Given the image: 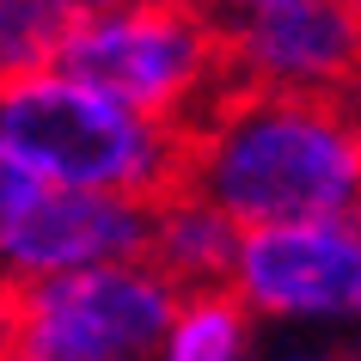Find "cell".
<instances>
[{
  "label": "cell",
  "instance_id": "1",
  "mask_svg": "<svg viewBox=\"0 0 361 361\" xmlns=\"http://www.w3.org/2000/svg\"><path fill=\"white\" fill-rule=\"evenodd\" d=\"M239 227L361 202V98L227 86L190 123L184 178Z\"/></svg>",
  "mask_w": 361,
  "mask_h": 361
},
{
  "label": "cell",
  "instance_id": "2",
  "mask_svg": "<svg viewBox=\"0 0 361 361\" xmlns=\"http://www.w3.org/2000/svg\"><path fill=\"white\" fill-rule=\"evenodd\" d=\"M0 135L37 184H80L111 196H166L184 178L190 129L111 98L43 56L0 80Z\"/></svg>",
  "mask_w": 361,
  "mask_h": 361
},
{
  "label": "cell",
  "instance_id": "3",
  "mask_svg": "<svg viewBox=\"0 0 361 361\" xmlns=\"http://www.w3.org/2000/svg\"><path fill=\"white\" fill-rule=\"evenodd\" d=\"M49 61L184 129L233 86L221 19H209L196 0H123L56 19Z\"/></svg>",
  "mask_w": 361,
  "mask_h": 361
},
{
  "label": "cell",
  "instance_id": "4",
  "mask_svg": "<svg viewBox=\"0 0 361 361\" xmlns=\"http://www.w3.org/2000/svg\"><path fill=\"white\" fill-rule=\"evenodd\" d=\"M178 288L147 257H111L0 288V361H153Z\"/></svg>",
  "mask_w": 361,
  "mask_h": 361
},
{
  "label": "cell",
  "instance_id": "5",
  "mask_svg": "<svg viewBox=\"0 0 361 361\" xmlns=\"http://www.w3.org/2000/svg\"><path fill=\"white\" fill-rule=\"evenodd\" d=\"M227 288L251 319L269 324L294 331L361 324V202L337 214L239 227Z\"/></svg>",
  "mask_w": 361,
  "mask_h": 361
},
{
  "label": "cell",
  "instance_id": "6",
  "mask_svg": "<svg viewBox=\"0 0 361 361\" xmlns=\"http://www.w3.org/2000/svg\"><path fill=\"white\" fill-rule=\"evenodd\" d=\"M147 239V202L111 190H80V184H25L0 214V288L86 269L111 257H141Z\"/></svg>",
  "mask_w": 361,
  "mask_h": 361
},
{
  "label": "cell",
  "instance_id": "7",
  "mask_svg": "<svg viewBox=\"0 0 361 361\" xmlns=\"http://www.w3.org/2000/svg\"><path fill=\"white\" fill-rule=\"evenodd\" d=\"M233 86L361 92V19L337 0H276L221 25Z\"/></svg>",
  "mask_w": 361,
  "mask_h": 361
},
{
  "label": "cell",
  "instance_id": "8",
  "mask_svg": "<svg viewBox=\"0 0 361 361\" xmlns=\"http://www.w3.org/2000/svg\"><path fill=\"white\" fill-rule=\"evenodd\" d=\"M233 251H239V221L227 209H214L209 196H196L190 184H171L166 196L147 202V257L178 294L184 288H227Z\"/></svg>",
  "mask_w": 361,
  "mask_h": 361
},
{
  "label": "cell",
  "instance_id": "9",
  "mask_svg": "<svg viewBox=\"0 0 361 361\" xmlns=\"http://www.w3.org/2000/svg\"><path fill=\"white\" fill-rule=\"evenodd\" d=\"M251 312L233 288H184L153 343V361H251Z\"/></svg>",
  "mask_w": 361,
  "mask_h": 361
},
{
  "label": "cell",
  "instance_id": "10",
  "mask_svg": "<svg viewBox=\"0 0 361 361\" xmlns=\"http://www.w3.org/2000/svg\"><path fill=\"white\" fill-rule=\"evenodd\" d=\"M49 31H56V19L37 0H0V80L49 56Z\"/></svg>",
  "mask_w": 361,
  "mask_h": 361
},
{
  "label": "cell",
  "instance_id": "11",
  "mask_svg": "<svg viewBox=\"0 0 361 361\" xmlns=\"http://www.w3.org/2000/svg\"><path fill=\"white\" fill-rule=\"evenodd\" d=\"M25 184H31V171L19 166V153L6 147V135H0V214H6V202H13Z\"/></svg>",
  "mask_w": 361,
  "mask_h": 361
},
{
  "label": "cell",
  "instance_id": "12",
  "mask_svg": "<svg viewBox=\"0 0 361 361\" xmlns=\"http://www.w3.org/2000/svg\"><path fill=\"white\" fill-rule=\"evenodd\" d=\"M209 19H221V25H233V19H245V13H264V6H276V0H196Z\"/></svg>",
  "mask_w": 361,
  "mask_h": 361
},
{
  "label": "cell",
  "instance_id": "13",
  "mask_svg": "<svg viewBox=\"0 0 361 361\" xmlns=\"http://www.w3.org/2000/svg\"><path fill=\"white\" fill-rule=\"evenodd\" d=\"M49 19H74V13H98V6H123V0H37Z\"/></svg>",
  "mask_w": 361,
  "mask_h": 361
},
{
  "label": "cell",
  "instance_id": "14",
  "mask_svg": "<svg viewBox=\"0 0 361 361\" xmlns=\"http://www.w3.org/2000/svg\"><path fill=\"white\" fill-rule=\"evenodd\" d=\"M276 361H337V355H319V349H288V355H276Z\"/></svg>",
  "mask_w": 361,
  "mask_h": 361
},
{
  "label": "cell",
  "instance_id": "15",
  "mask_svg": "<svg viewBox=\"0 0 361 361\" xmlns=\"http://www.w3.org/2000/svg\"><path fill=\"white\" fill-rule=\"evenodd\" d=\"M337 6H349V13H355V19H361V0H337Z\"/></svg>",
  "mask_w": 361,
  "mask_h": 361
}]
</instances>
